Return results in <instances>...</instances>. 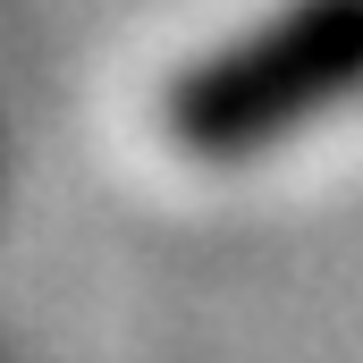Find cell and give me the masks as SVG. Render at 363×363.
Wrapping results in <instances>:
<instances>
[{
  "label": "cell",
  "mask_w": 363,
  "mask_h": 363,
  "mask_svg": "<svg viewBox=\"0 0 363 363\" xmlns=\"http://www.w3.org/2000/svg\"><path fill=\"white\" fill-rule=\"evenodd\" d=\"M363 93V0H287L161 93V135L186 161H245Z\"/></svg>",
  "instance_id": "6da1fadb"
}]
</instances>
